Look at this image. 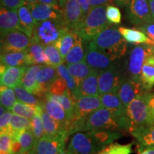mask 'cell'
Returning <instances> with one entry per match:
<instances>
[{"label": "cell", "mask_w": 154, "mask_h": 154, "mask_svg": "<svg viewBox=\"0 0 154 154\" xmlns=\"http://www.w3.org/2000/svg\"><path fill=\"white\" fill-rule=\"evenodd\" d=\"M17 14L19 22L18 30H20L32 38L36 23L26 4L18 8Z\"/></svg>", "instance_id": "25"}, {"label": "cell", "mask_w": 154, "mask_h": 154, "mask_svg": "<svg viewBox=\"0 0 154 154\" xmlns=\"http://www.w3.org/2000/svg\"><path fill=\"white\" fill-rule=\"evenodd\" d=\"M131 0H115V2L119 6H124L128 5Z\"/></svg>", "instance_id": "55"}, {"label": "cell", "mask_w": 154, "mask_h": 154, "mask_svg": "<svg viewBox=\"0 0 154 154\" xmlns=\"http://www.w3.org/2000/svg\"><path fill=\"white\" fill-rule=\"evenodd\" d=\"M44 95L60 103L64 109V110L66 111L71 121L74 113L75 102H76V99L70 93L69 90L65 92L64 94H61V95H53V94L48 93V92H47Z\"/></svg>", "instance_id": "31"}, {"label": "cell", "mask_w": 154, "mask_h": 154, "mask_svg": "<svg viewBox=\"0 0 154 154\" xmlns=\"http://www.w3.org/2000/svg\"><path fill=\"white\" fill-rule=\"evenodd\" d=\"M121 136L117 131L95 129L77 132L71 138L67 149L74 154H97Z\"/></svg>", "instance_id": "1"}, {"label": "cell", "mask_w": 154, "mask_h": 154, "mask_svg": "<svg viewBox=\"0 0 154 154\" xmlns=\"http://www.w3.org/2000/svg\"><path fill=\"white\" fill-rule=\"evenodd\" d=\"M24 154H35V150H34V148L33 149L31 150V151L26 152V153H24Z\"/></svg>", "instance_id": "59"}, {"label": "cell", "mask_w": 154, "mask_h": 154, "mask_svg": "<svg viewBox=\"0 0 154 154\" xmlns=\"http://www.w3.org/2000/svg\"><path fill=\"white\" fill-rule=\"evenodd\" d=\"M132 152V143L122 144L112 143L105 146L97 154H131Z\"/></svg>", "instance_id": "41"}, {"label": "cell", "mask_w": 154, "mask_h": 154, "mask_svg": "<svg viewBox=\"0 0 154 154\" xmlns=\"http://www.w3.org/2000/svg\"><path fill=\"white\" fill-rule=\"evenodd\" d=\"M12 136L9 133H0V153H10Z\"/></svg>", "instance_id": "46"}, {"label": "cell", "mask_w": 154, "mask_h": 154, "mask_svg": "<svg viewBox=\"0 0 154 154\" xmlns=\"http://www.w3.org/2000/svg\"><path fill=\"white\" fill-rule=\"evenodd\" d=\"M27 66H9L1 73L0 84L9 88L20 85L22 76Z\"/></svg>", "instance_id": "21"}, {"label": "cell", "mask_w": 154, "mask_h": 154, "mask_svg": "<svg viewBox=\"0 0 154 154\" xmlns=\"http://www.w3.org/2000/svg\"><path fill=\"white\" fill-rule=\"evenodd\" d=\"M68 90L66 82L61 76H59L51 84L47 92L53 95H61V94H64Z\"/></svg>", "instance_id": "44"}, {"label": "cell", "mask_w": 154, "mask_h": 154, "mask_svg": "<svg viewBox=\"0 0 154 154\" xmlns=\"http://www.w3.org/2000/svg\"><path fill=\"white\" fill-rule=\"evenodd\" d=\"M59 76L57 69L50 65H43L36 75L38 88V97H42L48 91L50 86Z\"/></svg>", "instance_id": "18"}, {"label": "cell", "mask_w": 154, "mask_h": 154, "mask_svg": "<svg viewBox=\"0 0 154 154\" xmlns=\"http://www.w3.org/2000/svg\"><path fill=\"white\" fill-rule=\"evenodd\" d=\"M106 7L107 5H101L91 7L82 22L73 32H76L84 42H91L102 30L111 24L106 14Z\"/></svg>", "instance_id": "4"}, {"label": "cell", "mask_w": 154, "mask_h": 154, "mask_svg": "<svg viewBox=\"0 0 154 154\" xmlns=\"http://www.w3.org/2000/svg\"><path fill=\"white\" fill-rule=\"evenodd\" d=\"M42 109V107L41 105L35 106V114L33 118L31 119V127L35 137L36 142L44 135L43 123H42L41 116Z\"/></svg>", "instance_id": "38"}, {"label": "cell", "mask_w": 154, "mask_h": 154, "mask_svg": "<svg viewBox=\"0 0 154 154\" xmlns=\"http://www.w3.org/2000/svg\"><path fill=\"white\" fill-rule=\"evenodd\" d=\"M149 109L151 117L154 120V92L151 93L149 99Z\"/></svg>", "instance_id": "52"}, {"label": "cell", "mask_w": 154, "mask_h": 154, "mask_svg": "<svg viewBox=\"0 0 154 154\" xmlns=\"http://www.w3.org/2000/svg\"><path fill=\"white\" fill-rule=\"evenodd\" d=\"M1 154H10V153H1Z\"/></svg>", "instance_id": "61"}, {"label": "cell", "mask_w": 154, "mask_h": 154, "mask_svg": "<svg viewBox=\"0 0 154 154\" xmlns=\"http://www.w3.org/2000/svg\"><path fill=\"white\" fill-rule=\"evenodd\" d=\"M103 108L121 114H126V108L121 102L118 94L109 93L99 96Z\"/></svg>", "instance_id": "29"}, {"label": "cell", "mask_w": 154, "mask_h": 154, "mask_svg": "<svg viewBox=\"0 0 154 154\" xmlns=\"http://www.w3.org/2000/svg\"><path fill=\"white\" fill-rule=\"evenodd\" d=\"M64 2H65V0H59V6L61 7V6L63 5Z\"/></svg>", "instance_id": "60"}, {"label": "cell", "mask_w": 154, "mask_h": 154, "mask_svg": "<svg viewBox=\"0 0 154 154\" xmlns=\"http://www.w3.org/2000/svg\"><path fill=\"white\" fill-rule=\"evenodd\" d=\"M29 128H32L30 119L13 113L9 127V134L15 136L22 131Z\"/></svg>", "instance_id": "36"}, {"label": "cell", "mask_w": 154, "mask_h": 154, "mask_svg": "<svg viewBox=\"0 0 154 154\" xmlns=\"http://www.w3.org/2000/svg\"><path fill=\"white\" fill-rule=\"evenodd\" d=\"M25 51L28 66L36 64L49 65L44 47L42 44L35 42L33 40L32 43L29 46Z\"/></svg>", "instance_id": "22"}, {"label": "cell", "mask_w": 154, "mask_h": 154, "mask_svg": "<svg viewBox=\"0 0 154 154\" xmlns=\"http://www.w3.org/2000/svg\"><path fill=\"white\" fill-rule=\"evenodd\" d=\"M1 64L9 66H28L26 51H13L1 54Z\"/></svg>", "instance_id": "30"}, {"label": "cell", "mask_w": 154, "mask_h": 154, "mask_svg": "<svg viewBox=\"0 0 154 154\" xmlns=\"http://www.w3.org/2000/svg\"><path fill=\"white\" fill-rule=\"evenodd\" d=\"M40 105L51 118L60 123L67 130L70 119L66 111L60 103L44 95L43 100L40 101Z\"/></svg>", "instance_id": "17"}, {"label": "cell", "mask_w": 154, "mask_h": 154, "mask_svg": "<svg viewBox=\"0 0 154 154\" xmlns=\"http://www.w3.org/2000/svg\"><path fill=\"white\" fill-rule=\"evenodd\" d=\"M149 1L150 9H151V12L152 14V17L154 19V0H148Z\"/></svg>", "instance_id": "56"}, {"label": "cell", "mask_w": 154, "mask_h": 154, "mask_svg": "<svg viewBox=\"0 0 154 154\" xmlns=\"http://www.w3.org/2000/svg\"><path fill=\"white\" fill-rule=\"evenodd\" d=\"M32 42V38L20 30H12L1 37V54L25 51Z\"/></svg>", "instance_id": "9"}, {"label": "cell", "mask_w": 154, "mask_h": 154, "mask_svg": "<svg viewBox=\"0 0 154 154\" xmlns=\"http://www.w3.org/2000/svg\"><path fill=\"white\" fill-rule=\"evenodd\" d=\"M84 61L92 69L101 72L113 66V61L106 54L88 44Z\"/></svg>", "instance_id": "16"}, {"label": "cell", "mask_w": 154, "mask_h": 154, "mask_svg": "<svg viewBox=\"0 0 154 154\" xmlns=\"http://www.w3.org/2000/svg\"><path fill=\"white\" fill-rule=\"evenodd\" d=\"M130 133L137 140L140 152L149 148H154V124L135 128Z\"/></svg>", "instance_id": "20"}, {"label": "cell", "mask_w": 154, "mask_h": 154, "mask_svg": "<svg viewBox=\"0 0 154 154\" xmlns=\"http://www.w3.org/2000/svg\"><path fill=\"white\" fill-rule=\"evenodd\" d=\"M69 136L67 130H63L54 136L44 134L36 142L35 154H58L65 149Z\"/></svg>", "instance_id": "8"}, {"label": "cell", "mask_w": 154, "mask_h": 154, "mask_svg": "<svg viewBox=\"0 0 154 154\" xmlns=\"http://www.w3.org/2000/svg\"><path fill=\"white\" fill-rule=\"evenodd\" d=\"M57 69L59 76H61L66 82L67 88H68L70 93L72 94L75 99H78L79 86L77 85V83L75 79L69 73L66 65H65L64 63H62V64L58 66L57 67Z\"/></svg>", "instance_id": "35"}, {"label": "cell", "mask_w": 154, "mask_h": 154, "mask_svg": "<svg viewBox=\"0 0 154 154\" xmlns=\"http://www.w3.org/2000/svg\"><path fill=\"white\" fill-rule=\"evenodd\" d=\"M88 44L104 53L112 61L121 59L127 51V42L119 28L111 24L98 34Z\"/></svg>", "instance_id": "2"}, {"label": "cell", "mask_w": 154, "mask_h": 154, "mask_svg": "<svg viewBox=\"0 0 154 154\" xmlns=\"http://www.w3.org/2000/svg\"><path fill=\"white\" fill-rule=\"evenodd\" d=\"M140 82L146 91H150L154 86V54L148 57L140 74Z\"/></svg>", "instance_id": "27"}, {"label": "cell", "mask_w": 154, "mask_h": 154, "mask_svg": "<svg viewBox=\"0 0 154 154\" xmlns=\"http://www.w3.org/2000/svg\"><path fill=\"white\" fill-rule=\"evenodd\" d=\"M26 5L32 13L35 23L47 19L62 20V10L59 5H46L38 2L33 4H26Z\"/></svg>", "instance_id": "13"}, {"label": "cell", "mask_w": 154, "mask_h": 154, "mask_svg": "<svg viewBox=\"0 0 154 154\" xmlns=\"http://www.w3.org/2000/svg\"><path fill=\"white\" fill-rule=\"evenodd\" d=\"M126 14L130 22L138 26L154 21L148 0H131Z\"/></svg>", "instance_id": "10"}, {"label": "cell", "mask_w": 154, "mask_h": 154, "mask_svg": "<svg viewBox=\"0 0 154 154\" xmlns=\"http://www.w3.org/2000/svg\"><path fill=\"white\" fill-rule=\"evenodd\" d=\"M149 91H144L131 102L126 109L128 131L154 124L149 109Z\"/></svg>", "instance_id": "5"}, {"label": "cell", "mask_w": 154, "mask_h": 154, "mask_svg": "<svg viewBox=\"0 0 154 154\" xmlns=\"http://www.w3.org/2000/svg\"><path fill=\"white\" fill-rule=\"evenodd\" d=\"M106 14L108 21L113 24H119L121 22V14L119 9L116 6L109 5L106 7Z\"/></svg>", "instance_id": "45"}, {"label": "cell", "mask_w": 154, "mask_h": 154, "mask_svg": "<svg viewBox=\"0 0 154 154\" xmlns=\"http://www.w3.org/2000/svg\"><path fill=\"white\" fill-rule=\"evenodd\" d=\"M62 22L71 31H74L84 19V14L79 0H65L61 6Z\"/></svg>", "instance_id": "12"}, {"label": "cell", "mask_w": 154, "mask_h": 154, "mask_svg": "<svg viewBox=\"0 0 154 154\" xmlns=\"http://www.w3.org/2000/svg\"><path fill=\"white\" fill-rule=\"evenodd\" d=\"M69 31L61 19H47L36 23L32 38L35 42L46 47L54 44Z\"/></svg>", "instance_id": "6"}, {"label": "cell", "mask_w": 154, "mask_h": 154, "mask_svg": "<svg viewBox=\"0 0 154 154\" xmlns=\"http://www.w3.org/2000/svg\"><path fill=\"white\" fill-rule=\"evenodd\" d=\"M98 76L99 72L93 70L91 74L82 81L79 86L78 99L81 96H100L98 85Z\"/></svg>", "instance_id": "24"}, {"label": "cell", "mask_w": 154, "mask_h": 154, "mask_svg": "<svg viewBox=\"0 0 154 154\" xmlns=\"http://www.w3.org/2000/svg\"><path fill=\"white\" fill-rule=\"evenodd\" d=\"M42 120L43 123L44 134L47 136H54V135L59 134V132L62 131L65 129V128L54 119L51 118L48 113L44 111L42 108L41 110Z\"/></svg>", "instance_id": "33"}, {"label": "cell", "mask_w": 154, "mask_h": 154, "mask_svg": "<svg viewBox=\"0 0 154 154\" xmlns=\"http://www.w3.org/2000/svg\"><path fill=\"white\" fill-rule=\"evenodd\" d=\"M26 4H33L35 2H37L38 0H25Z\"/></svg>", "instance_id": "58"}, {"label": "cell", "mask_w": 154, "mask_h": 154, "mask_svg": "<svg viewBox=\"0 0 154 154\" xmlns=\"http://www.w3.org/2000/svg\"><path fill=\"white\" fill-rule=\"evenodd\" d=\"M11 136L17 138V140H19L21 147H22V154L33 149L36 144V139L32 128L22 131L18 134Z\"/></svg>", "instance_id": "34"}, {"label": "cell", "mask_w": 154, "mask_h": 154, "mask_svg": "<svg viewBox=\"0 0 154 154\" xmlns=\"http://www.w3.org/2000/svg\"><path fill=\"white\" fill-rule=\"evenodd\" d=\"M1 7L12 10H17L22 6L26 5L25 0H0Z\"/></svg>", "instance_id": "48"}, {"label": "cell", "mask_w": 154, "mask_h": 154, "mask_svg": "<svg viewBox=\"0 0 154 154\" xmlns=\"http://www.w3.org/2000/svg\"><path fill=\"white\" fill-rule=\"evenodd\" d=\"M144 91H149L145 90L141 82H136L128 76L123 77L117 94L123 104L126 108L135 98Z\"/></svg>", "instance_id": "14"}, {"label": "cell", "mask_w": 154, "mask_h": 154, "mask_svg": "<svg viewBox=\"0 0 154 154\" xmlns=\"http://www.w3.org/2000/svg\"><path fill=\"white\" fill-rule=\"evenodd\" d=\"M12 115V111L7 110L2 116H0V132L9 133V127Z\"/></svg>", "instance_id": "47"}, {"label": "cell", "mask_w": 154, "mask_h": 154, "mask_svg": "<svg viewBox=\"0 0 154 154\" xmlns=\"http://www.w3.org/2000/svg\"><path fill=\"white\" fill-rule=\"evenodd\" d=\"M79 2L81 7H82L83 14H84V17L88 14V12L89 11L91 7H90L89 2H88V0H79Z\"/></svg>", "instance_id": "51"}, {"label": "cell", "mask_w": 154, "mask_h": 154, "mask_svg": "<svg viewBox=\"0 0 154 154\" xmlns=\"http://www.w3.org/2000/svg\"><path fill=\"white\" fill-rule=\"evenodd\" d=\"M74 45L65 58V62L66 64L81 62V61H84V58H85L86 52L84 51V47H83L84 40L76 32H74Z\"/></svg>", "instance_id": "28"}, {"label": "cell", "mask_w": 154, "mask_h": 154, "mask_svg": "<svg viewBox=\"0 0 154 154\" xmlns=\"http://www.w3.org/2000/svg\"><path fill=\"white\" fill-rule=\"evenodd\" d=\"M139 29L146 34V36L153 42L154 45V21L140 25L139 26Z\"/></svg>", "instance_id": "49"}, {"label": "cell", "mask_w": 154, "mask_h": 154, "mask_svg": "<svg viewBox=\"0 0 154 154\" xmlns=\"http://www.w3.org/2000/svg\"><path fill=\"white\" fill-rule=\"evenodd\" d=\"M58 154H74V153H72V152L71 151H69L68 149H63V151H61V152H59V153Z\"/></svg>", "instance_id": "57"}, {"label": "cell", "mask_w": 154, "mask_h": 154, "mask_svg": "<svg viewBox=\"0 0 154 154\" xmlns=\"http://www.w3.org/2000/svg\"><path fill=\"white\" fill-rule=\"evenodd\" d=\"M19 17L17 10L1 7L0 9V34L2 36L12 30L19 29Z\"/></svg>", "instance_id": "19"}, {"label": "cell", "mask_w": 154, "mask_h": 154, "mask_svg": "<svg viewBox=\"0 0 154 154\" xmlns=\"http://www.w3.org/2000/svg\"><path fill=\"white\" fill-rule=\"evenodd\" d=\"M154 54V46L149 44H137L131 49L127 61V72L128 77L140 82L142 67L148 57Z\"/></svg>", "instance_id": "7"}, {"label": "cell", "mask_w": 154, "mask_h": 154, "mask_svg": "<svg viewBox=\"0 0 154 154\" xmlns=\"http://www.w3.org/2000/svg\"><path fill=\"white\" fill-rule=\"evenodd\" d=\"M103 108L99 96H81L75 102L74 113L72 119L86 118L94 111Z\"/></svg>", "instance_id": "15"}, {"label": "cell", "mask_w": 154, "mask_h": 154, "mask_svg": "<svg viewBox=\"0 0 154 154\" xmlns=\"http://www.w3.org/2000/svg\"><path fill=\"white\" fill-rule=\"evenodd\" d=\"M66 66L69 73L72 75L76 80L78 86H79L82 81L84 80L86 76H88L94 70L88 66L85 61L71 63V64H66Z\"/></svg>", "instance_id": "32"}, {"label": "cell", "mask_w": 154, "mask_h": 154, "mask_svg": "<svg viewBox=\"0 0 154 154\" xmlns=\"http://www.w3.org/2000/svg\"><path fill=\"white\" fill-rule=\"evenodd\" d=\"M123 77L114 65L99 72L98 85L99 95L109 93L117 94Z\"/></svg>", "instance_id": "11"}, {"label": "cell", "mask_w": 154, "mask_h": 154, "mask_svg": "<svg viewBox=\"0 0 154 154\" xmlns=\"http://www.w3.org/2000/svg\"><path fill=\"white\" fill-rule=\"evenodd\" d=\"M38 2L50 5H59L57 0H38Z\"/></svg>", "instance_id": "53"}, {"label": "cell", "mask_w": 154, "mask_h": 154, "mask_svg": "<svg viewBox=\"0 0 154 154\" xmlns=\"http://www.w3.org/2000/svg\"><path fill=\"white\" fill-rule=\"evenodd\" d=\"M115 2V0H88L90 7H95L101 5H111Z\"/></svg>", "instance_id": "50"}, {"label": "cell", "mask_w": 154, "mask_h": 154, "mask_svg": "<svg viewBox=\"0 0 154 154\" xmlns=\"http://www.w3.org/2000/svg\"><path fill=\"white\" fill-rule=\"evenodd\" d=\"M119 30L128 43L134 44H149L151 46H154L153 42L141 30L137 29L123 27V26L119 27Z\"/></svg>", "instance_id": "26"}, {"label": "cell", "mask_w": 154, "mask_h": 154, "mask_svg": "<svg viewBox=\"0 0 154 154\" xmlns=\"http://www.w3.org/2000/svg\"><path fill=\"white\" fill-rule=\"evenodd\" d=\"M139 154H154V148H149L140 151Z\"/></svg>", "instance_id": "54"}, {"label": "cell", "mask_w": 154, "mask_h": 154, "mask_svg": "<svg viewBox=\"0 0 154 154\" xmlns=\"http://www.w3.org/2000/svg\"><path fill=\"white\" fill-rule=\"evenodd\" d=\"M74 32L73 31H69L54 44L64 61L66 55L74 45Z\"/></svg>", "instance_id": "37"}, {"label": "cell", "mask_w": 154, "mask_h": 154, "mask_svg": "<svg viewBox=\"0 0 154 154\" xmlns=\"http://www.w3.org/2000/svg\"><path fill=\"white\" fill-rule=\"evenodd\" d=\"M42 66L43 65L42 64L28 66L23 74L20 84V85L30 93L37 96H38V88L36 82V75Z\"/></svg>", "instance_id": "23"}, {"label": "cell", "mask_w": 154, "mask_h": 154, "mask_svg": "<svg viewBox=\"0 0 154 154\" xmlns=\"http://www.w3.org/2000/svg\"><path fill=\"white\" fill-rule=\"evenodd\" d=\"M44 49H45V54L47 57L48 62L50 66L57 68L58 66L65 62L64 59L61 57L60 52L54 44L46 46L44 47Z\"/></svg>", "instance_id": "40"}, {"label": "cell", "mask_w": 154, "mask_h": 154, "mask_svg": "<svg viewBox=\"0 0 154 154\" xmlns=\"http://www.w3.org/2000/svg\"><path fill=\"white\" fill-rule=\"evenodd\" d=\"M95 129L128 131L126 114H121L105 108H101L86 118L82 131Z\"/></svg>", "instance_id": "3"}, {"label": "cell", "mask_w": 154, "mask_h": 154, "mask_svg": "<svg viewBox=\"0 0 154 154\" xmlns=\"http://www.w3.org/2000/svg\"><path fill=\"white\" fill-rule=\"evenodd\" d=\"M11 111L14 114L21 116L31 120L35 114V106L26 104L18 101L14 103Z\"/></svg>", "instance_id": "42"}, {"label": "cell", "mask_w": 154, "mask_h": 154, "mask_svg": "<svg viewBox=\"0 0 154 154\" xmlns=\"http://www.w3.org/2000/svg\"><path fill=\"white\" fill-rule=\"evenodd\" d=\"M17 96L14 90L12 88L1 86L0 91V101L1 105L7 110H11L13 106L17 102Z\"/></svg>", "instance_id": "39"}, {"label": "cell", "mask_w": 154, "mask_h": 154, "mask_svg": "<svg viewBox=\"0 0 154 154\" xmlns=\"http://www.w3.org/2000/svg\"><path fill=\"white\" fill-rule=\"evenodd\" d=\"M15 94H16L17 99L19 101L22 103L30 104L33 106L40 105V101L34 96V94L30 93L26 88H24L22 85L15 86L14 88Z\"/></svg>", "instance_id": "43"}]
</instances>
